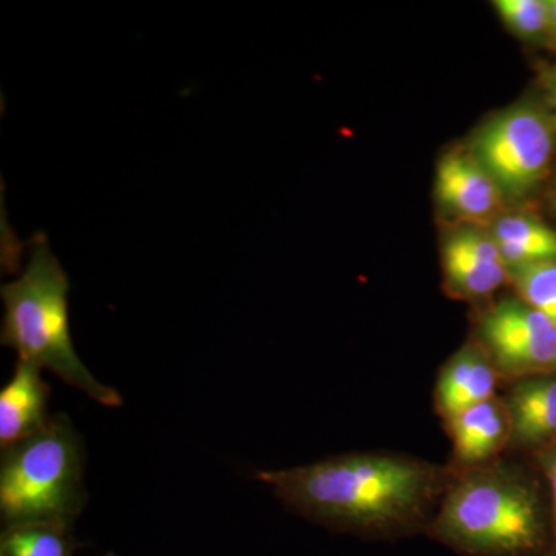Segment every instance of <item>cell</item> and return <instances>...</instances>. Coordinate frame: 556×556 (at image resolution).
<instances>
[{
	"instance_id": "cell-4",
	"label": "cell",
	"mask_w": 556,
	"mask_h": 556,
	"mask_svg": "<svg viewBox=\"0 0 556 556\" xmlns=\"http://www.w3.org/2000/svg\"><path fill=\"white\" fill-rule=\"evenodd\" d=\"M86 503L84 445L67 416L51 417L38 434L2 450L3 526L35 521L73 526Z\"/></svg>"
},
{
	"instance_id": "cell-12",
	"label": "cell",
	"mask_w": 556,
	"mask_h": 556,
	"mask_svg": "<svg viewBox=\"0 0 556 556\" xmlns=\"http://www.w3.org/2000/svg\"><path fill=\"white\" fill-rule=\"evenodd\" d=\"M437 192L444 206L464 217L484 218L500 204L501 190L473 156L450 153L439 163Z\"/></svg>"
},
{
	"instance_id": "cell-16",
	"label": "cell",
	"mask_w": 556,
	"mask_h": 556,
	"mask_svg": "<svg viewBox=\"0 0 556 556\" xmlns=\"http://www.w3.org/2000/svg\"><path fill=\"white\" fill-rule=\"evenodd\" d=\"M496 10L508 28L525 39H536L548 33L546 0H497Z\"/></svg>"
},
{
	"instance_id": "cell-15",
	"label": "cell",
	"mask_w": 556,
	"mask_h": 556,
	"mask_svg": "<svg viewBox=\"0 0 556 556\" xmlns=\"http://www.w3.org/2000/svg\"><path fill=\"white\" fill-rule=\"evenodd\" d=\"M519 298L556 324V262L508 268Z\"/></svg>"
},
{
	"instance_id": "cell-3",
	"label": "cell",
	"mask_w": 556,
	"mask_h": 556,
	"mask_svg": "<svg viewBox=\"0 0 556 556\" xmlns=\"http://www.w3.org/2000/svg\"><path fill=\"white\" fill-rule=\"evenodd\" d=\"M68 291L67 273L40 233L33 240L27 268L17 280L2 285V345L40 369H50L98 404L121 407L118 391L94 378L76 354L70 334Z\"/></svg>"
},
{
	"instance_id": "cell-14",
	"label": "cell",
	"mask_w": 556,
	"mask_h": 556,
	"mask_svg": "<svg viewBox=\"0 0 556 556\" xmlns=\"http://www.w3.org/2000/svg\"><path fill=\"white\" fill-rule=\"evenodd\" d=\"M78 548L73 526L62 522H20L0 533V556H75Z\"/></svg>"
},
{
	"instance_id": "cell-19",
	"label": "cell",
	"mask_w": 556,
	"mask_h": 556,
	"mask_svg": "<svg viewBox=\"0 0 556 556\" xmlns=\"http://www.w3.org/2000/svg\"><path fill=\"white\" fill-rule=\"evenodd\" d=\"M547 90V105H548V116H551L552 123H554L556 129V89H546Z\"/></svg>"
},
{
	"instance_id": "cell-13",
	"label": "cell",
	"mask_w": 556,
	"mask_h": 556,
	"mask_svg": "<svg viewBox=\"0 0 556 556\" xmlns=\"http://www.w3.org/2000/svg\"><path fill=\"white\" fill-rule=\"evenodd\" d=\"M507 269L532 263L556 262V230L529 215H506L493 226Z\"/></svg>"
},
{
	"instance_id": "cell-2",
	"label": "cell",
	"mask_w": 556,
	"mask_h": 556,
	"mask_svg": "<svg viewBox=\"0 0 556 556\" xmlns=\"http://www.w3.org/2000/svg\"><path fill=\"white\" fill-rule=\"evenodd\" d=\"M426 533L460 556H551V511L540 489L506 463L453 475Z\"/></svg>"
},
{
	"instance_id": "cell-22",
	"label": "cell",
	"mask_w": 556,
	"mask_h": 556,
	"mask_svg": "<svg viewBox=\"0 0 556 556\" xmlns=\"http://www.w3.org/2000/svg\"><path fill=\"white\" fill-rule=\"evenodd\" d=\"M555 206H556V189H555Z\"/></svg>"
},
{
	"instance_id": "cell-6",
	"label": "cell",
	"mask_w": 556,
	"mask_h": 556,
	"mask_svg": "<svg viewBox=\"0 0 556 556\" xmlns=\"http://www.w3.org/2000/svg\"><path fill=\"white\" fill-rule=\"evenodd\" d=\"M479 338L500 375L556 371V324L521 299H506L479 320Z\"/></svg>"
},
{
	"instance_id": "cell-9",
	"label": "cell",
	"mask_w": 556,
	"mask_h": 556,
	"mask_svg": "<svg viewBox=\"0 0 556 556\" xmlns=\"http://www.w3.org/2000/svg\"><path fill=\"white\" fill-rule=\"evenodd\" d=\"M500 372L484 346L467 343L442 368L437 386V407L445 419L495 397Z\"/></svg>"
},
{
	"instance_id": "cell-7",
	"label": "cell",
	"mask_w": 556,
	"mask_h": 556,
	"mask_svg": "<svg viewBox=\"0 0 556 556\" xmlns=\"http://www.w3.org/2000/svg\"><path fill=\"white\" fill-rule=\"evenodd\" d=\"M450 289L464 299L492 294L508 280V269L492 233L463 229L453 233L442 249Z\"/></svg>"
},
{
	"instance_id": "cell-10",
	"label": "cell",
	"mask_w": 556,
	"mask_h": 556,
	"mask_svg": "<svg viewBox=\"0 0 556 556\" xmlns=\"http://www.w3.org/2000/svg\"><path fill=\"white\" fill-rule=\"evenodd\" d=\"M511 442L525 448H544L556 441V371L519 379L506 399Z\"/></svg>"
},
{
	"instance_id": "cell-18",
	"label": "cell",
	"mask_w": 556,
	"mask_h": 556,
	"mask_svg": "<svg viewBox=\"0 0 556 556\" xmlns=\"http://www.w3.org/2000/svg\"><path fill=\"white\" fill-rule=\"evenodd\" d=\"M548 2V35L556 39V0Z\"/></svg>"
},
{
	"instance_id": "cell-8",
	"label": "cell",
	"mask_w": 556,
	"mask_h": 556,
	"mask_svg": "<svg viewBox=\"0 0 556 556\" xmlns=\"http://www.w3.org/2000/svg\"><path fill=\"white\" fill-rule=\"evenodd\" d=\"M50 386L40 376V368L25 358H17L16 368L0 390V447L38 434L49 426Z\"/></svg>"
},
{
	"instance_id": "cell-1",
	"label": "cell",
	"mask_w": 556,
	"mask_h": 556,
	"mask_svg": "<svg viewBox=\"0 0 556 556\" xmlns=\"http://www.w3.org/2000/svg\"><path fill=\"white\" fill-rule=\"evenodd\" d=\"M255 478L316 525L367 540H396L427 529L453 475L413 457L353 453L258 471Z\"/></svg>"
},
{
	"instance_id": "cell-21",
	"label": "cell",
	"mask_w": 556,
	"mask_h": 556,
	"mask_svg": "<svg viewBox=\"0 0 556 556\" xmlns=\"http://www.w3.org/2000/svg\"><path fill=\"white\" fill-rule=\"evenodd\" d=\"M102 556H115V555H113V554H108V555H102Z\"/></svg>"
},
{
	"instance_id": "cell-17",
	"label": "cell",
	"mask_w": 556,
	"mask_h": 556,
	"mask_svg": "<svg viewBox=\"0 0 556 556\" xmlns=\"http://www.w3.org/2000/svg\"><path fill=\"white\" fill-rule=\"evenodd\" d=\"M538 463L546 475L548 486H551V529L552 548L551 556H556V441L541 448L538 453Z\"/></svg>"
},
{
	"instance_id": "cell-11",
	"label": "cell",
	"mask_w": 556,
	"mask_h": 556,
	"mask_svg": "<svg viewBox=\"0 0 556 556\" xmlns=\"http://www.w3.org/2000/svg\"><path fill=\"white\" fill-rule=\"evenodd\" d=\"M447 422L455 457L466 468L489 463L511 442L510 416L496 396L464 409Z\"/></svg>"
},
{
	"instance_id": "cell-5",
	"label": "cell",
	"mask_w": 556,
	"mask_h": 556,
	"mask_svg": "<svg viewBox=\"0 0 556 556\" xmlns=\"http://www.w3.org/2000/svg\"><path fill=\"white\" fill-rule=\"evenodd\" d=\"M555 126L544 110L519 104L486 123L473 159L510 199H521L546 177L555 152Z\"/></svg>"
},
{
	"instance_id": "cell-20",
	"label": "cell",
	"mask_w": 556,
	"mask_h": 556,
	"mask_svg": "<svg viewBox=\"0 0 556 556\" xmlns=\"http://www.w3.org/2000/svg\"><path fill=\"white\" fill-rule=\"evenodd\" d=\"M544 84H546V89H556V70L547 73Z\"/></svg>"
}]
</instances>
